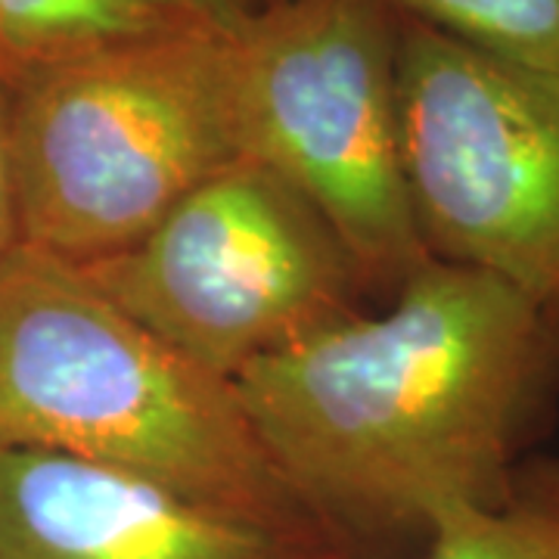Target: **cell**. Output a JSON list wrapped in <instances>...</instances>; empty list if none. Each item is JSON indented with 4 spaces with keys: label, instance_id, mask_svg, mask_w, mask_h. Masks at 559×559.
Wrapping results in <instances>:
<instances>
[{
    "label": "cell",
    "instance_id": "obj_1",
    "mask_svg": "<svg viewBox=\"0 0 559 559\" xmlns=\"http://www.w3.org/2000/svg\"><path fill=\"white\" fill-rule=\"evenodd\" d=\"M559 382V320L473 267L429 261L382 314H348L234 380L280 479L318 525L429 535L495 507Z\"/></svg>",
    "mask_w": 559,
    "mask_h": 559
},
{
    "label": "cell",
    "instance_id": "obj_2",
    "mask_svg": "<svg viewBox=\"0 0 559 559\" xmlns=\"http://www.w3.org/2000/svg\"><path fill=\"white\" fill-rule=\"evenodd\" d=\"M0 448L94 460L249 520L326 532L280 479L234 382L28 246L0 271Z\"/></svg>",
    "mask_w": 559,
    "mask_h": 559
},
{
    "label": "cell",
    "instance_id": "obj_3",
    "mask_svg": "<svg viewBox=\"0 0 559 559\" xmlns=\"http://www.w3.org/2000/svg\"><path fill=\"white\" fill-rule=\"evenodd\" d=\"M237 159L230 28L221 25L171 22L28 66L13 91L22 237L69 264L134 246Z\"/></svg>",
    "mask_w": 559,
    "mask_h": 559
},
{
    "label": "cell",
    "instance_id": "obj_4",
    "mask_svg": "<svg viewBox=\"0 0 559 559\" xmlns=\"http://www.w3.org/2000/svg\"><path fill=\"white\" fill-rule=\"evenodd\" d=\"M395 40L380 0H293L230 25L242 159L330 224L360 283L392 289L432 261L401 156Z\"/></svg>",
    "mask_w": 559,
    "mask_h": 559
},
{
    "label": "cell",
    "instance_id": "obj_5",
    "mask_svg": "<svg viewBox=\"0 0 559 559\" xmlns=\"http://www.w3.org/2000/svg\"><path fill=\"white\" fill-rule=\"evenodd\" d=\"M75 267L153 336L230 382L355 314L360 283L330 224L252 159L190 190L134 246Z\"/></svg>",
    "mask_w": 559,
    "mask_h": 559
},
{
    "label": "cell",
    "instance_id": "obj_6",
    "mask_svg": "<svg viewBox=\"0 0 559 559\" xmlns=\"http://www.w3.org/2000/svg\"><path fill=\"white\" fill-rule=\"evenodd\" d=\"M401 156L436 261L559 320V79L407 20L395 40Z\"/></svg>",
    "mask_w": 559,
    "mask_h": 559
},
{
    "label": "cell",
    "instance_id": "obj_7",
    "mask_svg": "<svg viewBox=\"0 0 559 559\" xmlns=\"http://www.w3.org/2000/svg\"><path fill=\"white\" fill-rule=\"evenodd\" d=\"M0 559H348V544L249 520L131 469L0 448Z\"/></svg>",
    "mask_w": 559,
    "mask_h": 559
},
{
    "label": "cell",
    "instance_id": "obj_8",
    "mask_svg": "<svg viewBox=\"0 0 559 559\" xmlns=\"http://www.w3.org/2000/svg\"><path fill=\"white\" fill-rule=\"evenodd\" d=\"M426 540V559H559V463L520 469L500 503L457 510Z\"/></svg>",
    "mask_w": 559,
    "mask_h": 559
},
{
    "label": "cell",
    "instance_id": "obj_9",
    "mask_svg": "<svg viewBox=\"0 0 559 559\" xmlns=\"http://www.w3.org/2000/svg\"><path fill=\"white\" fill-rule=\"evenodd\" d=\"M150 0H0V50L28 66L79 57L171 25Z\"/></svg>",
    "mask_w": 559,
    "mask_h": 559
},
{
    "label": "cell",
    "instance_id": "obj_10",
    "mask_svg": "<svg viewBox=\"0 0 559 559\" xmlns=\"http://www.w3.org/2000/svg\"><path fill=\"white\" fill-rule=\"evenodd\" d=\"M466 47L559 79V0H380Z\"/></svg>",
    "mask_w": 559,
    "mask_h": 559
},
{
    "label": "cell",
    "instance_id": "obj_11",
    "mask_svg": "<svg viewBox=\"0 0 559 559\" xmlns=\"http://www.w3.org/2000/svg\"><path fill=\"white\" fill-rule=\"evenodd\" d=\"M25 249L13 168V91L0 75V271Z\"/></svg>",
    "mask_w": 559,
    "mask_h": 559
},
{
    "label": "cell",
    "instance_id": "obj_12",
    "mask_svg": "<svg viewBox=\"0 0 559 559\" xmlns=\"http://www.w3.org/2000/svg\"><path fill=\"white\" fill-rule=\"evenodd\" d=\"M150 3L171 20L221 25V28H230L249 16L246 0H150Z\"/></svg>",
    "mask_w": 559,
    "mask_h": 559
}]
</instances>
